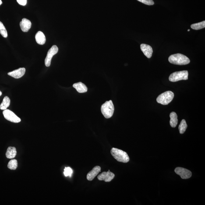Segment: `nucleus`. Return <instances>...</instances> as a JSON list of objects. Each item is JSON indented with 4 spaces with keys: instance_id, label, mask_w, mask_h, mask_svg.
I'll use <instances>...</instances> for the list:
<instances>
[{
    "instance_id": "obj_1",
    "label": "nucleus",
    "mask_w": 205,
    "mask_h": 205,
    "mask_svg": "<svg viewBox=\"0 0 205 205\" xmlns=\"http://www.w3.org/2000/svg\"><path fill=\"white\" fill-rule=\"evenodd\" d=\"M169 61L173 64L182 65L188 64L190 62L189 58L183 54L178 53L170 56Z\"/></svg>"
},
{
    "instance_id": "obj_2",
    "label": "nucleus",
    "mask_w": 205,
    "mask_h": 205,
    "mask_svg": "<svg viewBox=\"0 0 205 205\" xmlns=\"http://www.w3.org/2000/svg\"><path fill=\"white\" fill-rule=\"evenodd\" d=\"M111 153L114 158L118 161L126 163L129 161L130 158L127 153L120 149L112 148Z\"/></svg>"
},
{
    "instance_id": "obj_3",
    "label": "nucleus",
    "mask_w": 205,
    "mask_h": 205,
    "mask_svg": "<svg viewBox=\"0 0 205 205\" xmlns=\"http://www.w3.org/2000/svg\"><path fill=\"white\" fill-rule=\"evenodd\" d=\"M114 107L112 100L106 101L101 107L102 114L106 118H109L113 115Z\"/></svg>"
},
{
    "instance_id": "obj_4",
    "label": "nucleus",
    "mask_w": 205,
    "mask_h": 205,
    "mask_svg": "<svg viewBox=\"0 0 205 205\" xmlns=\"http://www.w3.org/2000/svg\"><path fill=\"white\" fill-rule=\"evenodd\" d=\"M174 97V93L172 91H168L161 93L158 96L157 101L163 105H167L172 101Z\"/></svg>"
},
{
    "instance_id": "obj_5",
    "label": "nucleus",
    "mask_w": 205,
    "mask_h": 205,
    "mask_svg": "<svg viewBox=\"0 0 205 205\" xmlns=\"http://www.w3.org/2000/svg\"><path fill=\"white\" fill-rule=\"evenodd\" d=\"M189 73L187 71H182L173 73L170 75L169 80L175 82L182 80H187Z\"/></svg>"
},
{
    "instance_id": "obj_6",
    "label": "nucleus",
    "mask_w": 205,
    "mask_h": 205,
    "mask_svg": "<svg viewBox=\"0 0 205 205\" xmlns=\"http://www.w3.org/2000/svg\"><path fill=\"white\" fill-rule=\"evenodd\" d=\"M3 114L5 119L11 122L17 123L21 122L20 118L10 110L7 109L4 110L3 112Z\"/></svg>"
},
{
    "instance_id": "obj_7",
    "label": "nucleus",
    "mask_w": 205,
    "mask_h": 205,
    "mask_svg": "<svg viewBox=\"0 0 205 205\" xmlns=\"http://www.w3.org/2000/svg\"><path fill=\"white\" fill-rule=\"evenodd\" d=\"M58 51V48L56 45L52 46L47 53V56L45 59V65L46 67H49L51 65V59L56 54Z\"/></svg>"
},
{
    "instance_id": "obj_8",
    "label": "nucleus",
    "mask_w": 205,
    "mask_h": 205,
    "mask_svg": "<svg viewBox=\"0 0 205 205\" xmlns=\"http://www.w3.org/2000/svg\"><path fill=\"white\" fill-rule=\"evenodd\" d=\"M175 172L177 174L179 175L182 179H188L190 178L192 175V173L190 171L181 167H178L175 168Z\"/></svg>"
},
{
    "instance_id": "obj_9",
    "label": "nucleus",
    "mask_w": 205,
    "mask_h": 205,
    "mask_svg": "<svg viewBox=\"0 0 205 205\" xmlns=\"http://www.w3.org/2000/svg\"><path fill=\"white\" fill-rule=\"evenodd\" d=\"M115 177V175L110 170L108 172H104L98 175L97 178L99 181H104L106 182H110Z\"/></svg>"
},
{
    "instance_id": "obj_10",
    "label": "nucleus",
    "mask_w": 205,
    "mask_h": 205,
    "mask_svg": "<svg viewBox=\"0 0 205 205\" xmlns=\"http://www.w3.org/2000/svg\"><path fill=\"white\" fill-rule=\"evenodd\" d=\"M26 69L24 68H20L16 70L8 73V75L15 79L21 78L25 74Z\"/></svg>"
},
{
    "instance_id": "obj_11",
    "label": "nucleus",
    "mask_w": 205,
    "mask_h": 205,
    "mask_svg": "<svg viewBox=\"0 0 205 205\" xmlns=\"http://www.w3.org/2000/svg\"><path fill=\"white\" fill-rule=\"evenodd\" d=\"M141 49L148 58H151L153 53L152 48L151 46L147 44H142L141 45Z\"/></svg>"
},
{
    "instance_id": "obj_12",
    "label": "nucleus",
    "mask_w": 205,
    "mask_h": 205,
    "mask_svg": "<svg viewBox=\"0 0 205 205\" xmlns=\"http://www.w3.org/2000/svg\"><path fill=\"white\" fill-rule=\"evenodd\" d=\"M100 171H101V167L99 166H96L87 174V179L89 181H93Z\"/></svg>"
},
{
    "instance_id": "obj_13",
    "label": "nucleus",
    "mask_w": 205,
    "mask_h": 205,
    "mask_svg": "<svg viewBox=\"0 0 205 205\" xmlns=\"http://www.w3.org/2000/svg\"><path fill=\"white\" fill-rule=\"evenodd\" d=\"M19 24L22 31L27 32L31 28L32 24L30 20L26 19H23L20 22Z\"/></svg>"
},
{
    "instance_id": "obj_14",
    "label": "nucleus",
    "mask_w": 205,
    "mask_h": 205,
    "mask_svg": "<svg viewBox=\"0 0 205 205\" xmlns=\"http://www.w3.org/2000/svg\"><path fill=\"white\" fill-rule=\"evenodd\" d=\"M73 87L79 93H85L87 91V86L81 82L74 84Z\"/></svg>"
},
{
    "instance_id": "obj_15",
    "label": "nucleus",
    "mask_w": 205,
    "mask_h": 205,
    "mask_svg": "<svg viewBox=\"0 0 205 205\" xmlns=\"http://www.w3.org/2000/svg\"><path fill=\"white\" fill-rule=\"evenodd\" d=\"M36 41L38 44L43 45L45 43L46 37L44 33L41 31H38L36 33L35 37Z\"/></svg>"
},
{
    "instance_id": "obj_16",
    "label": "nucleus",
    "mask_w": 205,
    "mask_h": 205,
    "mask_svg": "<svg viewBox=\"0 0 205 205\" xmlns=\"http://www.w3.org/2000/svg\"><path fill=\"white\" fill-rule=\"evenodd\" d=\"M170 118H171L170 121V124L172 128H175L176 127L178 124V115L176 113L172 112L170 114Z\"/></svg>"
},
{
    "instance_id": "obj_17",
    "label": "nucleus",
    "mask_w": 205,
    "mask_h": 205,
    "mask_svg": "<svg viewBox=\"0 0 205 205\" xmlns=\"http://www.w3.org/2000/svg\"><path fill=\"white\" fill-rule=\"evenodd\" d=\"M16 149L15 147H9L7 149L6 156L8 158H13L16 156Z\"/></svg>"
},
{
    "instance_id": "obj_18",
    "label": "nucleus",
    "mask_w": 205,
    "mask_h": 205,
    "mask_svg": "<svg viewBox=\"0 0 205 205\" xmlns=\"http://www.w3.org/2000/svg\"><path fill=\"white\" fill-rule=\"evenodd\" d=\"M10 104V100L7 96H5L2 102L0 105V109L5 110L9 107Z\"/></svg>"
},
{
    "instance_id": "obj_19",
    "label": "nucleus",
    "mask_w": 205,
    "mask_h": 205,
    "mask_svg": "<svg viewBox=\"0 0 205 205\" xmlns=\"http://www.w3.org/2000/svg\"><path fill=\"white\" fill-rule=\"evenodd\" d=\"M191 27L194 30H200L205 27V21L191 25Z\"/></svg>"
},
{
    "instance_id": "obj_20",
    "label": "nucleus",
    "mask_w": 205,
    "mask_h": 205,
    "mask_svg": "<svg viewBox=\"0 0 205 205\" xmlns=\"http://www.w3.org/2000/svg\"><path fill=\"white\" fill-rule=\"evenodd\" d=\"M187 128V125L186 123V121L185 120L183 119L178 127V129H179L180 133L182 134L184 133V132L186 131V129Z\"/></svg>"
},
{
    "instance_id": "obj_21",
    "label": "nucleus",
    "mask_w": 205,
    "mask_h": 205,
    "mask_svg": "<svg viewBox=\"0 0 205 205\" xmlns=\"http://www.w3.org/2000/svg\"><path fill=\"white\" fill-rule=\"evenodd\" d=\"M18 167L17 161L16 160H12L9 162L8 164V168L12 170L16 169Z\"/></svg>"
},
{
    "instance_id": "obj_22",
    "label": "nucleus",
    "mask_w": 205,
    "mask_h": 205,
    "mask_svg": "<svg viewBox=\"0 0 205 205\" xmlns=\"http://www.w3.org/2000/svg\"><path fill=\"white\" fill-rule=\"evenodd\" d=\"M0 33L3 37L7 38L8 36L7 32L2 22L0 21Z\"/></svg>"
},
{
    "instance_id": "obj_23",
    "label": "nucleus",
    "mask_w": 205,
    "mask_h": 205,
    "mask_svg": "<svg viewBox=\"0 0 205 205\" xmlns=\"http://www.w3.org/2000/svg\"><path fill=\"white\" fill-rule=\"evenodd\" d=\"M73 173V170L70 167H67L65 168L64 171V174L65 176L67 177L69 176L71 177Z\"/></svg>"
},
{
    "instance_id": "obj_24",
    "label": "nucleus",
    "mask_w": 205,
    "mask_h": 205,
    "mask_svg": "<svg viewBox=\"0 0 205 205\" xmlns=\"http://www.w3.org/2000/svg\"><path fill=\"white\" fill-rule=\"evenodd\" d=\"M137 1L147 5H154V4L153 0H137Z\"/></svg>"
},
{
    "instance_id": "obj_25",
    "label": "nucleus",
    "mask_w": 205,
    "mask_h": 205,
    "mask_svg": "<svg viewBox=\"0 0 205 205\" xmlns=\"http://www.w3.org/2000/svg\"><path fill=\"white\" fill-rule=\"evenodd\" d=\"M17 2L21 5L24 6L27 4V0H17Z\"/></svg>"
},
{
    "instance_id": "obj_26",
    "label": "nucleus",
    "mask_w": 205,
    "mask_h": 205,
    "mask_svg": "<svg viewBox=\"0 0 205 205\" xmlns=\"http://www.w3.org/2000/svg\"><path fill=\"white\" fill-rule=\"evenodd\" d=\"M2 3V1L1 0H0V5H1Z\"/></svg>"
},
{
    "instance_id": "obj_27",
    "label": "nucleus",
    "mask_w": 205,
    "mask_h": 205,
    "mask_svg": "<svg viewBox=\"0 0 205 205\" xmlns=\"http://www.w3.org/2000/svg\"><path fill=\"white\" fill-rule=\"evenodd\" d=\"M2 95V92H1V91H0V96Z\"/></svg>"
},
{
    "instance_id": "obj_28",
    "label": "nucleus",
    "mask_w": 205,
    "mask_h": 205,
    "mask_svg": "<svg viewBox=\"0 0 205 205\" xmlns=\"http://www.w3.org/2000/svg\"><path fill=\"white\" fill-rule=\"evenodd\" d=\"M190 31V30L189 29V30H188V31Z\"/></svg>"
}]
</instances>
